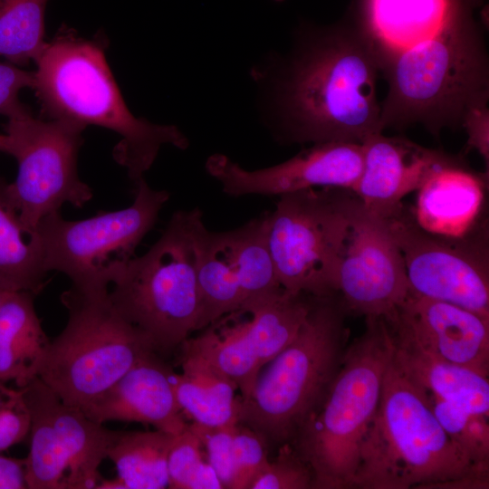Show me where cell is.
Returning <instances> with one entry per match:
<instances>
[{
	"instance_id": "44dd1931",
	"label": "cell",
	"mask_w": 489,
	"mask_h": 489,
	"mask_svg": "<svg viewBox=\"0 0 489 489\" xmlns=\"http://www.w3.org/2000/svg\"><path fill=\"white\" fill-rule=\"evenodd\" d=\"M474 0H363L361 25L379 54L406 51L437 34Z\"/></svg>"
},
{
	"instance_id": "7c38bea8",
	"label": "cell",
	"mask_w": 489,
	"mask_h": 489,
	"mask_svg": "<svg viewBox=\"0 0 489 489\" xmlns=\"http://www.w3.org/2000/svg\"><path fill=\"white\" fill-rule=\"evenodd\" d=\"M30 416L25 462L28 489H93L99 467L120 431L107 429L64 404L39 378L22 388Z\"/></svg>"
},
{
	"instance_id": "f546056e",
	"label": "cell",
	"mask_w": 489,
	"mask_h": 489,
	"mask_svg": "<svg viewBox=\"0 0 489 489\" xmlns=\"http://www.w3.org/2000/svg\"><path fill=\"white\" fill-rule=\"evenodd\" d=\"M168 488L224 489L198 437L187 428L174 436L168 455Z\"/></svg>"
},
{
	"instance_id": "4dcf8cb0",
	"label": "cell",
	"mask_w": 489,
	"mask_h": 489,
	"mask_svg": "<svg viewBox=\"0 0 489 489\" xmlns=\"http://www.w3.org/2000/svg\"><path fill=\"white\" fill-rule=\"evenodd\" d=\"M313 488V475L308 464L291 443L277 447L251 489H309Z\"/></svg>"
},
{
	"instance_id": "30bf717a",
	"label": "cell",
	"mask_w": 489,
	"mask_h": 489,
	"mask_svg": "<svg viewBox=\"0 0 489 489\" xmlns=\"http://www.w3.org/2000/svg\"><path fill=\"white\" fill-rule=\"evenodd\" d=\"M135 186L134 201L123 209L78 221L65 220L60 212L43 217L34 233L46 272L62 273L82 291L108 290L169 198L168 191L152 188L145 178Z\"/></svg>"
},
{
	"instance_id": "8fae6325",
	"label": "cell",
	"mask_w": 489,
	"mask_h": 489,
	"mask_svg": "<svg viewBox=\"0 0 489 489\" xmlns=\"http://www.w3.org/2000/svg\"><path fill=\"white\" fill-rule=\"evenodd\" d=\"M4 129L17 175L8 193L22 225L32 235L46 216L70 203L82 207L92 190L78 175L77 158L82 145V125L64 120L34 118L30 111L7 119Z\"/></svg>"
},
{
	"instance_id": "cb8c5ba5",
	"label": "cell",
	"mask_w": 489,
	"mask_h": 489,
	"mask_svg": "<svg viewBox=\"0 0 489 489\" xmlns=\"http://www.w3.org/2000/svg\"><path fill=\"white\" fill-rule=\"evenodd\" d=\"M180 355L182 371H173L171 380L185 418L206 427L237 424L241 398L235 395L236 385L204 359Z\"/></svg>"
},
{
	"instance_id": "e0dca14e",
	"label": "cell",
	"mask_w": 489,
	"mask_h": 489,
	"mask_svg": "<svg viewBox=\"0 0 489 489\" xmlns=\"http://www.w3.org/2000/svg\"><path fill=\"white\" fill-rule=\"evenodd\" d=\"M361 143H314L280 164L249 170L228 157L216 154L206 163L207 173L230 197L280 196L307 188L336 187L353 191L361 174Z\"/></svg>"
},
{
	"instance_id": "d4e9b609",
	"label": "cell",
	"mask_w": 489,
	"mask_h": 489,
	"mask_svg": "<svg viewBox=\"0 0 489 489\" xmlns=\"http://www.w3.org/2000/svg\"><path fill=\"white\" fill-rule=\"evenodd\" d=\"M394 339V337H393ZM393 361L416 385L472 413L489 416L488 377L394 339Z\"/></svg>"
},
{
	"instance_id": "3957f363",
	"label": "cell",
	"mask_w": 489,
	"mask_h": 489,
	"mask_svg": "<svg viewBox=\"0 0 489 489\" xmlns=\"http://www.w3.org/2000/svg\"><path fill=\"white\" fill-rule=\"evenodd\" d=\"M104 50L103 40L85 39L62 26L34 61L32 89L43 119L69 120L84 128L95 125L120 135L113 157L136 185L162 146L186 149L189 142L177 127L154 124L130 112Z\"/></svg>"
},
{
	"instance_id": "4fadbf2b",
	"label": "cell",
	"mask_w": 489,
	"mask_h": 489,
	"mask_svg": "<svg viewBox=\"0 0 489 489\" xmlns=\"http://www.w3.org/2000/svg\"><path fill=\"white\" fill-rule=\"evenodd\" d=\"M405 264L410 293L489 319V235L481 218L457 236L428 232L404 205L384 218Z\"/></svg>"
},
{
	"instance_id": "4316f807",
	"label": "cell",
	"mask_w": 489,
	"mask_h": 489,
	"mask_svg": "<svg viewBox=\"0 0 489 489\" xmlns=\"http://www.w3.org/2000/svg\"><path fill=\"white\" fill-rule=\"evenodd\" d=\"M46 273L37 235L25 232L8 183L0 177V289L37 295Z\"/></svg>"
},
{
	"instance_id": "836d02e7",
	"label": "cell",
	"mask_w": 489,
	"mask_h": 489,
	"mask_svg": "<svg viewBox=\"0 0 489 489\" xmlns=\"http://www.w3.org/2000/svg\"><path fill=\"white\" fill-rule=\"evenodd\" d=\"M34 72L19 69L10 62H0V114L7 119L30 111L19 100V92L32 88Z\"/></svg>"
},
{
	"instance_id": "d590c367",
	"label": "cell",
	"mask_w": 489,
	"mask_h": 489,
	"mask_svg": "<svg viewBox=\"0 0 489 489\" xmlns=\"http://www.w3.org/2000/svg\"><path fill=\"white\" fill-rule=\"evenodd\" d=\"M462 127L465 129L469 149H475L489 165V113L487 103L471 108L465 114Z\"/></svg>"
},
{
	"instance_id": "f1b7e54d",
	"label": "cell",
	"mask_w": 489,
	"mask_h": 489,
	"mask_svg": "<svg viewBox=\"0 0 489 489\" xmlns=\"http://www.w3.org/2000/svg\"><path fill=\"white\" fill-rule=\"evenodd\" d=\"M427 396L436 417L452 441L474 464L489 465L488 416L472 413L429 393Z\"/></svg>"
},
{
	"instance_id": "5bb4252c",
	"label": "cell",
	"mask_w": 489,
	"mask_h": 489,
	"mask_svg": "<svg viewBox=\"0 0 489 489\" xmlns=\"http://www.w3.org/2000/svg\"><path fill=\"white\" fill-rule=\"evenodd\" d=\"M268 211L235 229L213 232L198 219L194 244L201 330L232 312L267 302L282 288L267 241Z\"/></svg>"
},
{
	"instance_id": "52a82bcc",
	"label": "cell",
	"mask_w": 489,
	"mask_h": 489,
	"mask_svg": "<svg viewBox=\"0 0 489 489\" xmlns=\"http://www.w3.org/2000/svg\"><path fill=\"white\" fill-rule=\"evenodd\" d=\"M203 216L197 208L178 210L155 244L124 265L109 292L116 310L167 355L201 330L194 232Z\"/></svg>"
},
{
	"instance_id": "83f0119b",
	"label": "cell",
	"mask_w": 489,
	"mask_h": 489,
	"mask_svg": "<svg viewBox=\"0 0 489 489\" xmlns=\"http://www.w3.org/2000/svg\"><path fill=\"white\" fill-rule=\"evenodd\" d=\"M48 0H0V57L14 65L35 61L45 46Z\"/></svg>"
},
{
	"instance_id": "484cf974",
	"label": "cell",
	"mask_w": 489,
	"mask_h": 489,
	"mask_svg": "<svg viewBox=\"0 0 489 489\" xmlns=\"http://www.w3.org/2000/svg\"><path fill=\"white\" fill-rule=\"evenodd\" d=\"M174 436L167 432L120 431L108 456L118 477L102 479L98 489L168 488V455Z\"/></svg>"
},
{
	"instance_id": "9c48e42d",
	"label": "cell",
	"mask_w": 489,
	"mask_h": 489,
	"mask_svg": "<svg viewBox=\"0 0 489 489\" xmlns=\"http://www.w3.org/2000/svg\"><path fill=\"white\" fill-rule=\"evenodd\" d=\"M268 211L267 241L275 273L288 293H335L344 241L360 204L336 187L307 188L278 196Z\"/></svg>"
},
{
	"instance_id": "8992f818",
	"label": "cell",
	"mask_w": 489,
	"mask_h": 489,
	"mask_svg": "<svg viewBox=\"0 0 489 489\" xmlns=\"http://www.w3.org/2000/svg\"><path fill=\"white\" fill-rule=\"evenodd\" d=\"M365 319L322 405L291 443L310 466L313 488L352 487L360 447L379 407L395 344L384 319Z\"/></svg>"
},
{
	"instance_id": "f35d334b",
	"label": "cell",
	"mask_w": 489,
	"mask_h": 489,
	"mask_svg": "<svg viewBox=\"0 0 489 489\" xmlns=\"http://www.w3.org/2000/svg\"><path fill=\"white\" fill-rule=\"evenodd\" d=\"M0 152H10V139L6 134H0Z\"/></svg>"
},
{
	"instance_id": "6da1fadb",
	"label": "cell",
	"mask_w": 489,
	"mask_h": 489,
	"mask_svg": "<svg viewBox=\"0 0 489 489\" xmlns=\"http://www.w3.org/2000/svg\"><path fill=\"white\" fill-rule=\"evenodd\" d=\"M379 51L361 24L317 34L292 59L280 83L286 143H361L379 129Z\"/></svg>"
},
{
	"instance_id": "277c9868",
	"label": "cell",
	"mask_w": 489,
	"mask_h": 489,
	"mask_svg": "<svg viewBox=\"0 0 489 489\" xmlns=\"http://www.w3.org/2000/svg\"><path fill=\"white\" fill-rule=\"evenodd\" d=\"M474 8L462 7L427 41L400 53L379 54L388 83L380 103V132L418 123L438 137L445 128L462 127L471 108L487 103L488 58Z\"/></svg>"
},
{
	"instance_id": "2e32d148",
	"label": "cell",
	"mask_w": 489,
	"mask_h": 489,
	"mask_svg": "<svg viewBox=\"0 0 489 489\" xmlns=\"http://www.w3.org/2000/svg\"><path fill=\"white\" fill-rule=\"evenodd\" d=\"M335 292L349 313L385 321L410 294L404 260L386 220L360 202L344 241Z\"/></svg>"
},
{
	"instance_id": "603a6c76",
	"label": "cell",
	"mask_w": 489,
	"mask_h": 489,
	"mask_svg": "<svg viewBox=\"0 0 489 489\" xmlns=\"http://www.w3.org/2000/svg\"><path fill=\"white\" fill-rule=\"evenodd\" d=\"M34 294L10 292L0 307V386L24 388L38 377L50 340L37 316Z\"/></svg>"
},
{
	"instance_id": "d6a6232c",
	"label": "cell",
	"mask_w": 489,
	"mask_h": 489,
	"mask_svg": "<svg viewBox=\"0 0 489 489\" xmlns=\"http://www.w3.org/2000/svg\"><path fill=\"white\" fill-rule=\"evenodd\" d=\"M235 425L206 427L188 423L189 429L200 440L206 458L221 481L224 489H231L234 480V430Z\"/></svg>"
},
{
	"instance_id": "e575fe53",
	"label": "cell",
	"mask_w": 489,
	"mask_h": 489,
	"mask_svg": "<svg viewBox=\"0 0 489 489\" xmlns=\"http://www.w3.org/2000/svg\"><path fill=\"white\" fill-rule=\"evenodd\" d=\"M29 430V412L18 388L0 410V452L21 442Z\"/></svg>"
},
{
	"instance_id": "d6986e66",
	"label": "cell",
	"mask_w": 489,
	"mask_h": 489,
	"mask_svg": "<svg viewBox=\"0 0 489 489\" xmlns=\"http://www.w3.org/2000/svg\"><path fill=\"white\" fill-rule=\"evenodd\" d=\"M363 166L352 191L369 214L386 218L402 199L439 169L463 161L443 150L423 147L404 137L374 132L361 142Z\"/></svg>"
},
{
	"instance_id": "ab89813d",
	"label": "cell",
	"mask_w": 489,
	"mask_h": 489,
	"mask_svg": "<svg viewBox=\"0 0 489 489\" xmlns=\"http://www.w3.org/2000/svg\"><path fill=\"white\" fill-rule=\"evenodd\" d=\"M10 292L0 289V307Z\"/></svg>"
},
{
	"instance_id": "5b68a950",
	"label": "cell",
	"mask_w": 489,
	"mask_h": 489,
	"mask_svg": "<svg viewBox=\"0 0 489 489\" xmlns=\"http://www.w3.org/2000/svg\"><path fill=\"white\" fill-rule=\"evenodd\" d=\"M349 312L335 292L312 296L293 340L259 372L239 423L266 446L292 443L318 411L340 369L349 346Z\"/></svg>"
},
{
	"instance_id": "1f68e13d",
	"label": "cell",
	"mask_w": 489,
	"mask_h": 489,
	"mask_svg": "<svg viewBox=\"0 0 489 489\" xmlns=\"http://www.w3.org/2000/svg\"><path fill=\"white\" fill-rule=\"evenodd\" d=\"M269 460L268 448L262 437L238 422L234 430L235 474L231 489H251Z\"/></svg>"
},
{
	"instance_id": "74e56055",
	"label": "cell",
	"mask_w": 489,
	"mask_h": 489,
	"mask_svg": "<svg viewBox=\"0 0 489 489\" xmlns=\"http://www.w3.org/2000/svg\"><path fill=\"white\" fill-rule=\"evenodd\" d=\"M14 391L15 389L9 388L5 385L0 386V410L6 405Z\"/></svg>"
},
{
	"instance_id": "ba28073f",
	"label": "cell",
	"mask_w": 489,
	"mask_h": 489,
	"mask_svg": "<svg viewBox=\"0 0 489 489\" xmlns=\"http://www.w3.org/2000/svg\"><path fill=\"white\" fill-rule=\"evenodd\" d=\"M61 301L68 321L50 340L38 377L64 404L83 409L156 351L148 337L116 310L108 290L72 286Z\"/></svg>"
},
{
	"instance_id": "7a4b0ae2",
	"label": "cell",
	"mask_w": 489,
	"mask_h": 489,
	"mask_svg": "<svg viewBox=\"0 0 489 489\" xmlns=\"http://www.w3.org/2000/svg\"><path fill=\"white\" fill-rule=\"evenodd\" d=\"M489 465L474 464L447 436L427 393L393 359L360 447L351 488L485 489Z\"/></svg>"
},
{
	"instance_id": "9a60e30c",
	"label": "cell",
	"mask_w": 489,
	"mask_h": 489,
	"mask_svg": "<svg viewBox=\"0 0 489 489\" xmlns=\"http://www.w3.org/2000/svg\"><path fill=\"white\" fill-rule=\"evenodd\" d=\"M311 305V295L285 291L246 309L227 313L187 339L180 354L209 362L237 387L242 400L250 395L261 369L296 336Z\"/></svg>"
},
{
	"instance_id": "7402d4cb",
	"label": "cell",
	"mask_w": 489,
	"mask_h": 489,
	"mask_svg": "<svg viewBox=\"0 0 489 489\" xmlns=\"http://www.w3.org/2000/svg\"><path fill=\"white\" fill-rule=\"evenodd\" d=\"M484 180L465 165L439 169L417 190L412 210L417 223L437 235L465 234L482 218Z\"/></svg>"
},
{
	"instance_id": "8d00e7d4",
	"label": "cell",
	"mask_w": 489,
	"mask_h": 489,
	"mask_svg": "<svg viewBox=\"0 0 489 489\" xmlns=\"http://www.w3.org/2000/svg\"><path fill=\"white\" fill-rule=\"evenodd\" d=\"M24 459L5 457L0 455V489H24Z\"/></svg>"
},
{
	"instance_id": "ac0fdd59",
	"label": "cell",
	"mask_w": 489,
	"mask_h": 489,
	"mask_svg": "<svg viewBox=\"0 0 489 489\" xmlns=\"http://www.w3.org/2000/svg\"><path fill=\"white\" fill-rule=\"evenodd\" d=\"M386 321L395 340L488 377V318L453 303L410 293Z\"/></svg>"
},
{
	"instance_id": "ffe728a7",
	"label": "cell",
	"mask_w": 489,
	"mask_h": 489,
	"mask_svg": "<svg viewBox=\"0 0 489 489\" xmlns=\"http://www.w3.org/2000/svg\"><path fill=\"white\" fill-rule=\"evenodd\" d=\"M160 356L153 353L132 366L101 396L85 407L91 420L138 422L173 436L188 427L175 398L171 374Z\"/></svg>"
}]
</instances>
